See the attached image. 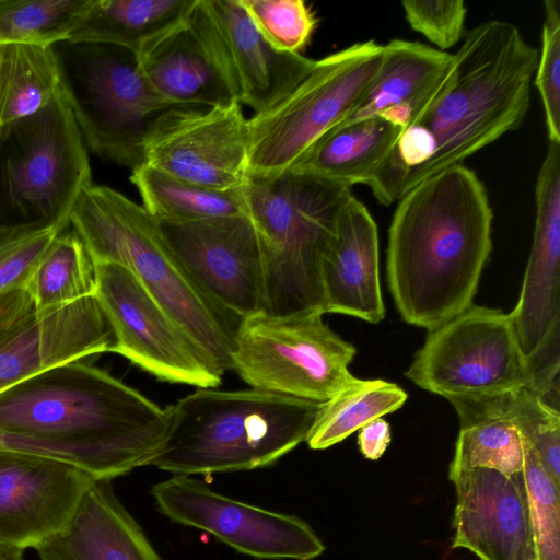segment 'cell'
I'll use <instances>...</instances> for the list:
<instances>
[{"label": "cell", "instance_id": "1", "mask_svg": "<svg viewBox=\"0 0 560 560\" xmlns=\"http://www.w3.org/2000/svg\"><path fill=\"white\" fill-rule=\"evenodd\" d=\"M493 213L463 164L412 187L388 229L387 280L401 318L428 330L472 304L492 249Z\"/></svg>", "mask_w": 560, "mask_h": 560}, {"label": "cell", "instance_id": "2", "mask_svg": "<svg viewBox=\"0 0 560 560\" xmlns=\"http://www.w3.org/2000/svg\"><path fill=\"white\" fill-rule=\"evenodd\" d=\"M538 52L506 21L489 20L466 33L454 54L455 72L446 91L398 138L400 159L415 167L404 180L401 197L520 128L529 108Z\"/></svg>", "mask_w": 560, "mask_h": 560}, {"label": "cell", "instance_id": "3", "mask_svg": "<svg viewBox=\"0 0 560 560\" xmlns=\"http://www.w3.org/2000/svg\"><path fill=\"white\" fill-rule=\"evenodd\" d=\"M0 430L100 446L135 469L150 465L158 454L166 412L104 370L78 360L2 392Z\"/></svg>", "mask_w": 560, "mask_h": 560}, {"label": "cell", "instance_id": "4", "mask_svg": "<svg viewBox=\"0 0 560 560\" xmlns=\"http://www.w3.org/2000/svg\"><path fill=\"white\" fill-rule=\"evenodd\" d=\"M320 405L255 388H198L165 408V438L150 465L187 476L271 466L306 441Z\"/></svg>", "mask_w": 560, "mask_h": 560}, {"label": "cell", "instance_id": "5", "mask_svg": "<svg viewBox=\"0 0 560 560\" xmlns=\"http://www.w3.org/2000/svg\"><path fill=\"white\" fill-rule=\"evenodd\" d=\"M70 225L93 261L129 269L218 372L231 370L233 339L242 318L199 288L141 205L110 187L92 184L74 206Z\"/></svg>", "mask_w": 560, "mask_h": 560}, {"label": "cell", "instance_id": "6", "mask_svg": "<svg viewBox=\"0 0 560 560\" xmlns=\"http://www.w3.org/2000/svg\"><path fill=\"white\" fill-rule=\"evenodd\" d=\"M241 190L260 245L264 312L325 314L323 262L352 187L289 168L248 176Z\"/></svg>", "mask_w": 560, "mask_h": 560}, {"label": "cell", "instance_id": "7", "mask_svg": "<svg viewBox=\"0 0 560 560\" xmlns=\"http://www.w3.org/2000/svg\"><path fill=\"white\" fill-rule=\"evenodd\" d=\"M92 184L88 148L61 90L40 112L1 127L0 226L62 232Z\"/></svg>", "mask_w": 560, "mask_h": 560}, {"label": "cell", "instance_id": "8", "mask_svg": "<svg viewBox=\"0 0 560 560\" xmlns=\"http://www.w3.org/2000/svg\"><path fill=\"white\" fill-rule=\"evenodd\" d=\"M51 47L60 90L86 148L130 171L142 165L150 129L178 106L153 90L131 50L68 39Z\"/></svg>", "mask_w": 560, "mask_h": 560}, {"label": "cell", "instance_id": "9", "mask_svg": "<svg viewBox=\"0 0 560 560\" xmlns=\"http://www.w3.org/2000/svg\"><path fill=\"white\" fill-rule=\"evenodd\" d=\"M383 56L384 45L370 39L315 60L287 96L249 117L248 176L267 177L292 167L353 110Z\"/></svg>", "mask_w": 560, "mask_h": 560}, {"label": "cell", "instance_id": "10", "mask_svg": "<svg viewBox=\"0 0 560 560\" xmlns=\"http://www.w3.org/2000/svg\"><path fill=\"white\" fill-rule=\"evenodd\" d=\"M305 310L243 317L236 329L231 370L250 388L325 402L354 380L348 366L355 355L323 320Z\"/></svg>", "mask_w": 560, "mask_h": 560}, {"label": "cell", "instance_id": "11", "mask_svg": "<svg viewBox=\"0 0 560 560\" xmlns=\"http://www.w3.org/2000/svg\"><path fill=\"white\" fill-rule=\"evenodd\" d=\"M405 375L445 398L532 388L510 314L476 304L430 329Z\"/></svg>", "mask_w": 560, "mask_h": 560}, {"label": "cell", "instance_id": "12", "mask_svg": "<svg viewBox=\"0 0 560 560\" xmlns=\"http://www.w3.org/2000/svg\"><path fill=\"white\" fill-rule=\"evenodd\" d=\"M97 299L118 353L160 381L215 388L218 372L175 319L122 265L94 261Z\"/></svg>", "mask_w": 560, "mask_h": 560}, {"label": "cell", "instance_id": "13", "mask_svg": "<svg viewBox=\"0 0 560 560\" xmlns=\"http://www.w3.org/2000/svg\"><path fill=\"white\" fill-rule=\"evenodd\" d=\"M158 509L173 522L201 529L237 552L258 559L312 560L325 545L296 515L234 500L187 475L152 487Z\"/></svg>", "mask_w": 560, "mask_h": 560}, {"label": "cell", "instance_id": "14", "mask_svg": "<svg viewBox=\"0 0 560 560\" xmlns=\"http://www.w3.org/2000/svg\"><path fill=\"white\" fill-rule=\"evenodd\" d=\"M144 163L184 182L218 191L248 178L249 125L243 106L173 107L150 129Z\"/></svg>", "mask_w": 560, "mask_h": 560}, {"label": "cell", "instance_id": "15", "mask_svg": "<svg viewBox=\"0 0 560 560\" xmlns=\"http://www.w3.org/2000/svg\"><path fill=\"white\" fill-rule=\"evenodd\" d=\"M536 220L520 299L510 314L534 381L560 371V143L549 141L535 187Z\"/></svg>", "mask_w": 560, "mask_h": 560}, {"label": "cell", "instance_id": "16", "mask_svg": "<svg viewBox=\"0 0 560 560\" xmlns=\"http://www.w3.org/2000/svg\"><path fill=\"white\" fill-rule=\"evenodd\" d=\"M190 22L236 102L254 114L280 102L315 63L271 47L240 0H197Z\"/></svg>", "mask_w": 560, "mask_h": 560}, {"label": "cell", "instance_id": "17", "mask_svg": "<svg viewBox=\"0 0 560 560\" xmlns=\"http://www.w3.org/2000/svg\"><path fill=\"white\" fill-rule=\"evenodd\" d=\"M155 222L177 260L220 306L241 318L264 312L262 257L256 230L246 213Z\"/></svg>", "mask_w": 560, "mask_h": 560}, {"label": "cell", "instance_id": "18", "mask_svg": "<svg viewBox=\"0 0 560 560\" xmlns=\"http://www.w3.org/2000/svg\"><path fill=\"white\" fill-rule=\"evenodd\" d=\"M96 481L63 460L0 451V538L36 549L68 526Z\"/></svg>", "mask_w": 560, "mask_h": 560}, {"label": "cell", "instance_id": "19", "mask_svg": "<svg viewBox=\"0 0 560 560\" xmlns=\"http://www.w3.org/2000/svg\"><path fill=\"white\" fill-rule=\"evenodd\" d=\"M448 478L456 492L452 548L480 560L536 559L523 471L509 476L480 467Z\"/></svg>", "mask_w": 560, "mask_h": 560}, {"label": "cell", "instance_id": "20", "mask_svg": "<svg viewBox=\"0 0 560 560\" xmlns=\"http://www.w3.org/2000/svg\"><path fill=\"white\" fill-rule=\"evenodd\" d=\"M113 328L97 299L33 310L0 335V394L57 365L112 352Z\"/></svg>", "mask_w": 560, "mask_h": 560}, {"label": "cell", "instance_id": "21", "mask_svg": "<svg viewBox=\"0 0 560 560\" xmlns=\"http://www.w3.org/2000/svg\"><path fill=\"white\" fill-rule=\"evenodd\" d=\"M454 72V54L419 42L392 39L384 44L381 67L363 97L334 128L381 117L408 129L441 98Z\"/></svg>", "mask_w": 560, "mask_h": 560}, {"label": "cell", "instance_id": "22", "mask_svg": "<svg viewBox=\"0 0 560 560\" xmlns=\"http://www.w3.org/2000/svg\"><path fill=\"white\" fill-rule=\"evenodd\" d=\"M322 281L325 313L371 324L384 318L377 226L353 194L340 211L335 238L323 262Z\"/></svg>", "mask_w": 560, "mask_h": 560}, {"label": "cell", "instance_id": "23", "mask_svg": "<svg viewBox=\"0 0 560 560\" xmlns=\"http://www.w3.org/2000/svg\"><path fill=\"white\" fill-rule=\"evenodd\" d=\"M36 550L40 560H162L110 480H97L68 526Z\"/></svg>", "mask_w": 560, "mask_h": 560}, {"label": "cell", "instance_id": "24", "mask_svg": "<svg viewBox=\"0 0 560 560\" xmlns=\"http://www.w3.org/2000/svg\"><path fill=\"white\" fill-rule=\"evenodd\" d=\"M136 56L153 90L176 106L210 108L236 102L190 15Z\"/></svg>", "mask_w": 560, "mask_h": 560}, {"label": "cell", "instance_id": "25", "mask_svg": "<svg viewBox=\"0 0 560 560\" xmlns=\"http://www.w3.org/2000/svg\"><path fill=\"white\" fill-rule=\"evenodd\" d=\"M446 399L460 424L448 476L480 467L509 476L523 471V439L505 409L502 392Z\"/></svg>", "mask_w": 560, "mask_h": 560}, {"label": "cell", "instance_id": "26", "mask_svg": "<svg viewBox=\"0 0 560 560\" xmlns=\"http://www.w3.org/2000/svg\"><path fill=\"white\" fill-rule=\"evenodd\" d=\"M401 131L381 117L340 126L324 133L290 168L350 187L370 186Z\"/></svg>", "mask_w": 560, "mask_h": 560}, {"label": "cell", "instance_id": "27", "mask_svg": "<svg viewBox=\"0 0 560 560\" xmlns=\"http://www.w3.org/2000/svg\"><path fill=\"white\" fill-rule=\"evenodd\" d=\"M197 0H86L67 39L140 52L185 22Z\"/></svg>", "mask_w": 560, "mask_h": 560}, {"label": "cell", "instance_id": "28", "mask_svg": "<svg viewBox=\"0 0 560 560\" xmlns=\"http://www.w3.org/2000/svg\"><path fill=\"white\" fill-rule=\"evenodd\" d=\"M144 210L156 221H199L245 213L242 188L218 191L173 177L147 163L131 171Z\"/></svg>", "mask_w": 560, "mask_h": 560}, {"label": "cell", "instance_id": "29", "mask_svg": "<svg viewBox=\"0 0 560 560\" xmlns=\"http://www.w3.org/2000/svg\"><path fill=\"white\" fill-rule=\"evenodd\" d=\"M60 90L51 45H3L0 57V124L30 117L48 106Z\"/></svg>", "mask_w": 560, "mask_h": 560}, {"label": "cell", "instance_id": "30", "mask_svg": "<svg viewBox=\"0 0 560 560\" xmlns=\"http://www.w3.org/2000/svg\"><path fill=\"white\" fill-rule=\"evenodd\" d=\"M407 397V393L395 383L354 377L322 402L305 442L312 450L328 448L369 422L396 411Z\"/></svg>", "mask_w": 560, "mask_h": 560}, {"label": "cell", "instance_id": "31", "mask_svg": "<svg viewBox=\"0 0 560 560\" xmlns=\"http://www.w3.org/2000/svg\"><path fill=\"white\" fill-rule=\"evenodd\" d=\"M95 266L83 242L71 229L51 241L25 290L34 310L63 306L95 293Z\"/></svg>", "mask_w": 560, "mask_h": 560}, {"label": "cell", "instance_id": "32", "mask_svg": "<svg viewBox=\"0 0 560 560\" xmlns=\"http://www.w3.org/2000/svg\"><path fill=\"white\" fill-rule=\"evenodd\" d=\"M86 0H0V46L67 39Z\"/></svg>", "mask_w": 560, "mask_h": 560}, {"label": "cell", "instance_id": "33", "mask_svg": "<svg viewBox=\"0 0 560 560\" xmlns=\"http://www.w3.org/2000/svg\"><path fill=\"white\" fill-rule=\"evenodd\" d=\"M502 399L523 440L560 486V412L548 407L528 386L504 390Z\"/></svg>", "mask_w": 560, "mask_h": 560}, {"label": "cell", "instance_id": "34", "mask_svg": "<svg viewBox=\"0 0 560 560\" xmlns=\"http://www.w3.org/2000/svg\"><path fill=\"white\" fill-rule=\"evenodd\" d=\"M523 446V476L528 499L536 559L560 560V486L547 474L534 451L524 440Z\"/></svg>", "mask_w": 560, "mask_h": 560}, {"label": "cell", "instance_id": "35", "mask_svg": "<svg viewBox=\"0 0 560 560\" xmlns=\"http://www.w3.org/2000/svg\"><path fill=\"white\" fill-rule=\"evenodd\" d=\"M252 22L275 49L301 54L317 26L311 7L302 0H240Z\"/></svg>", "mask_w": 560, "mask_h": 560}, {"label": "cell", "instance_id": "36", "mask_svg": "<svg viewBox=\"0 0 560 560\" xmlns=\"http://www.w3.org/2000/svg\"><path fill=\"white\" fill-rule=\"evenodd\" d=\"M0 451L63 460L90 472L97 480H112L133 470L118 454L94 445L47 440L0 430Z\"/></svg>", "mask_w": 560, "mask_h": 560}, {"label": "cell", "instance_id": "37", "mask_svg": "<svg viewBox=\"0 0 560 560\" xmlns=\"http://www.w3.org/2000/svg\"><path fill=\"white\" fill-rule=\"evenodd\" d=\"M541 98L548 140L560 143V2L544 1L541 49L533 80Z\"/></svg>", "mask_w": 560, "mask_h": 560}, {"label": "cell", "instance_id": "38", "mask_svg": "<svg viewBox=\"0 0 560 560\" xmlns=\"http://www.w3.org/2000/svg\"><path fill=\"white\" fill-rule=\"evenodd\" d=\"M58 233L37 226H0V293L25 289Z\"/></svg>", "mask_w": 560, "mask_h": 560}, {"label": "cell", "instance_id": "39", "mask_svg": "<svg viewBox=\"0 0 560 560\" xmlns=\"http://www.w3.org/2000/svg\"><path fill=\"white\" fill-rule=\"evenodd\" d=\"M405 19L410 27L444 51L464 35L467 8L462 0H404Z\"/></svg>", "mask_w": 560, "mask_h": 560}, {"label": "cell", "instance_id": "40", "mask_svg": "<svg viewBox=\"0 0 560 560\" xmlns=\"http://www.w3.org/2000/svg\"><path fill=\"white\" fill-rule=\"evenodd\" d=\"M390 439L388 422L383 418H377L360 429L358 445L366 459L376 460L387 450Z\"/></svg>", "mask_w": 560, "mask_h": 560}, {"label": "cell", "instance_id": "41", "mask_svg": "<svg viewBox=\"0 0 560 560\" xmlns=\"http://www.w3.org/2000/svg\"><path fill=\"white\" fill-rule=\"evenodd\" d=\"M33 310V302L25 289L0 293V335Z\"/></svg>", "mask_w": 560, "mask_h": 560}, {"label": "cell", "instance_id": "42", "mask_svg": "<svg viewBox=\"0 0 560 560\" xmlns=\"http://www.w3.org/2000/svg\"><path fill=\"white\" fill-rule=\"evenodd\" d=\"M25 549L0 538V560H24Z\"/></svg>", "mask_w": 560, "mask_h": 560}, {"label": "cell", "instance_id": "43", "mask_svg": "<svg viewBox=\"0 0 560 560\" xmlns=\"http://www.w3.org/2000/svg\"><path fill=\"white\" fill-rule=\"evenodd\" d=\"M1 48H2V46H0V57H1ZM1 127H2V126H1V124H0V133H1Z\"/></svg>", "mask_w": 560, "mask_h": 560}, {"label": "cell", "instance_id": "44", "mask_svg": "<svg viewBox=\"0 0 560 560\" xmlns=\"http://www.w3.org/2000/svg\"><path fill=\"white\" fill-rule=\"evenodd\" d=\"M532 560H537V559H532Z\"/></svg>", "mask_w": 560, "mask_h": 560}]
</instances>
